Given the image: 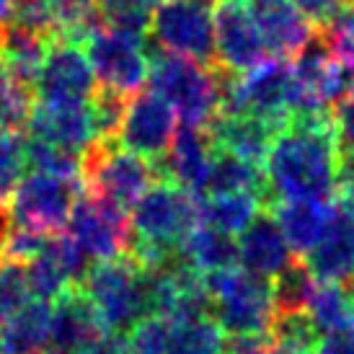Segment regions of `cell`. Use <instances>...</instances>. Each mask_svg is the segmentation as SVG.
Masks as SVG:
<instances>
[{
  "label": "cell",
  "mask_w": 354,
  "mask_h": 354,
  "mask_svg": "<svg viewBox=\"0 0 354 354\" xmlns=\"http://www.w3.org/2000/svg\"><path fill=\"white\" fill-rule=\"evenodd\" d=\"M339 140L331 117H295L279 129L264 160L266 209L277 202H334Z\"/></svg>",
  "instance_id": "6da1fadb"
},
{
  "label": "cell",
  "mask_w": 354,
  "mask_h": 354,
  "mask_svg": "<svg viewBox=\"0 0 354 354\" xmlns=\"http://www.w3.org/2000/svg\"><path fill=\"white\" fill-rule=\"evenodd\" d=\"M202 225V197L176 181H156L129 209V256L140 266L163 264Z\"/></svg>",
  "instance_id": "7a4b0ae2"
},
{
  "label": "cell",
  "mask_w": 354,
  "mask_h": 354,
  "mask_svg": "<svg viewBox=\"0 0 354 354\" xmlns=\"http://www.w3.org/2000/svg\"><path fill=\"white\" fill-rule=\"evenodd\" d=\"M150 91L171 104L181 124L205 129L220 114V75L217 68H205L194 59L150 50Z\"/></svg>",
  "instance_id": "3957f363"
},
{
  "label": "cell",
  "mask_w": 354,
  "mask_h": 354,
  "mask_svg": "<svg viewBox=\"0 0 354 354\" xmlns=\"http://www.w3.org/2000/svg\"><path fill=\"white\" fill-rule=\"evenodd\" d=\"M212 300V321L225 336H266L274 318L272 279L256 277L246 269L205 274Z\"/></svg>",
  "instance_id": "277c9868"
},
{
  "label": "cell",
  "mask_w": 354,
  "mask_h": 354,
  "mask_svg": "<svg viewBox=\"0 0 354 354\" xmlns=\"http://www.w3.org/2000/svg\"><path fill=\"white\" fill-rule=\"evenodd\" d=\"M80 181L86 194L106 199L129 212L132 205L163 178L150 160L124 150L117 140H96L80 156Z\"/></svg>",
  "instance_id": "5b68a950"
},
{
  "label": "cell",
  "mask_w": 354,
  "mask_h": 354,
  "mask_svg": "<svg viewBox=\"0 0 354 354\" xmlns=\"http://www.w3.org/2000/svg\"><path fill=\"white\" fill-rule=\"evenodd\" d=\"M80 290L88 295L106 334H129L132 326L148 318L145 269L132 256L96 261Z\"/></svg>",
  "instance_id": "8992f818"
},
{
  "label": "cell",
  "mask_w": 354,
  "mask_h": 354,
  "mask_svg": "<svg viewBox=\"0 0 354 354\" xmlns=\"http://www.w3.org/2000/svg\"><path fill=\"white\" fill-rule=\"evenodd\" d=\"M83 181L55 174L34 171L13 192L10 199V217L13 225L41 233V236H62L73 207L83 197Z\"/></svg>",
  "instance_id": "52a82bcc"
},
{
  "label": "cell",
  "mask_w": 354,
  "mask_h": 354,
  "mask_svg": "<svg viewBox=\"0 0 354 354\" xmlns=\"http://www.w3.org/2000/svg\"><path fill=\"white\" fill-rule=\"evenodd\" d=\"M150 39L168 55L217 68L215 21L207 6L192 0H163L150 13Z\"/></svg>",
  "instance_id": "ba28073f"
},
{
  "label": "cell",
  "mask_w": 354,
  "mask_h": 354,
  "mask_svg": "<svg viewBox=\"0 0 354 354\" xmlns=\"http://www.w3.org/2000/svg\"><path fill=\"white\" fill-rule=\"evenodd\" d=\"M99 88L91 62L80 44L62 37H55L50 52L41 62L34 91L37 101L44 109L86 106Z\"/></svg>",
  "instance_id": "9c48e42d"
},
{
  "label": "cell",
  "mask_w": 354,
  "mask_h": 354,
  "mask_svg": "<svg viewBox=\"0 0 354 354\" xmlns=\"http://www.w3.org/2000/svg\"><path fill=\"white\" fill-rule=\"evenodd\" d=\"M80 47H86V57L96 80L104 88H111L124 96H135L142 91L150 73V59L145 41L117 34L101 24L83 39Z\"/></svg>",
  "instance_id": "30bf717a"
},
{
  "label": "cell",
  "mask_w": 354,
  "mask_h": 354,
  "mask_svg": "<svg viewBox=\"0 0 354 354\" xmlns=\"http://www.w3.org/2000/svg\"><path fill=\"white\" fill-rule=\"evenodd\" d=\"M65 236L88 256L91 261H111L129 256V215L106 199L91 197L83 192L78 205L73 207Z\"/></svg>",
  "instance_id": "8fae6325"
},
{
  "label": "cell",
  "mask_w": 354,
  "mask_h": 354,
  "mask_svg": "<svg viewBox=\"0 0 354 354\" xmlns=\"http://www.w3.org/2000/svg\"><path fill=\"white\" fill-rule=\"evenodd\" d=\"M176 135V111L156 91H138L129 99L119 129V145L150 163H160Z\"/></svg>",
  "instance_id": "7c38bea8"
},
{
  "label": "cell",
  "mask_w": 354,
  "mask_h": 354,
  "mask_svg": "<svg viewBox=\"0 0 354 354\" xmlns=\"http://www.w3.org/2000/svg\"><path fill=\"white\" fill-rule=\"evenodd\" d=\"M212 21H215V52L220 70L243 75L269 57L243 0H220Z\"/></svg>",
  "instance_id": "4fadbf2b"
},
{
  "label": "cell",
  "mask_w": 354,
  "mask_h": 354,
  "mask_svg": "<svg viewBox=\"0 0 354 354\" xmlns=\"http://www.w3.org/2000/svg\"><path fill=\"white\" fill-rule=\"evenodd\" d=\"M243 6L272 57L292 62L313 41L315 29L290 0H243Z\"/></svg>",
  "instance_id": "5bb4252c"
},
{
  "label": "cell",
  "mask_w": 354,
  "mask_h": 354,
  "mask_svg": "<svg viewBox=\"0 0 354 354\" xmlns=\"http://www.w3.org/2000/svg\"><path fill=\"white\" fill-rule=\"evenodd\" d=\"M104 334H106V328L101 326L96 308H93V303L80 287H73L68 292H62L52 303L50 342H47L50 352L80 354Z\"/></svg>",
  "instance_id": "9a60e30c"
},
{
  "label": "cell",
  "mask_w": 354,
  "mask_h": 354,
  "mask_svg": "<svg viewBox=\"0 0 354 354\" xmlns=\"http://www.w3.org/2000/svg\"><path fill=\"white\" fill-rule=\"evenodd\" d=\"M212 142L202 127L181 124L174 135L171 150L160 163H153L158 168V176L166 181H176L178 187L189 189L192 194L202 197L207 181V171L212 163Z\"/></svg>",
  "instance_id": "2e32d148"
},
{
  "label": "cell",
  "mask_w": 354,
  "mask_h": 354,
  "mask_svg": "<svg viewBox=\"0 0 354 354\" xmlns=\"http://www.w3.org/2000/svg\"><path fill=\"white\" fill-rule=\"evenodd\" d=\"M292 251L277 225L272 209H261L248 223L238 241V264L246 272L264 279H274L287 264H292Z\"/></svg>",
  "instance_id": "e0dca14e"
},
{
  "label": "cell",
  "mask_w": 354,
  "mask_h": 354,
  "mask_svg": "<svg viewBox=\"0 0 354 354\" xmlns=\"http://www.w3.org/2000/svg\"><path fill=\"white\" fill-rule=\"evenodd\" d=\"M279 129L282 127L251 114H217L205 127V132L209 135L215 150H225L256 166H264Z\"/></svg>",
  "instance_id": "ac0fdd59"
},
{
  "label": "cell",
  "mask_w": 354,
  "mask_h": 354,
  "mask_svg": "<svg viewBox=\"0 0 354 354\" xmlns=\"http://www.w3.org/2000/svg\"><path fill=\"white\" fill-rule=\"evenodd\" d=\"M269 209H272L277 225L282 230L295 259H305L321 243V238L326 236L336 212V207H331V202H310V199L277 202Z\"/></svg>",
  "instance_id": "d6986e66"
},
{
  "label": "cell",
  "mask_w": 354,
  "mask_h": 354,
  "mask_svg": "<svg viewBox=\"0 0 354 354\" xmlns=\"http://www.w3.org/2000/svg\"><path fill=\"white\" fill-rule=\"evenodd\" d=\"M305 266L315 282L346 285L354 279V217L334 212L321 243L305 256Z\"/></svg>",
  "instance_id": "ffe728a7"
},
{
  "label": "cell",
  "mask_w": 354,
  "mask_h": 354,
  "mask_svg": "<svg viewBox=\"0 0 354 354\" xmlns=\"http://www.w3.org/2000/svg\"><path fill=\"white\" fill-rule=\"evenodd\" d=\"M26 132H29V138L57 145V148L73 150V153H83L91 142H96V135H93V127H91L88 104L70 109L37 106Z\"/></svg>",
  "instance_id": "44dd1931"
},
{
  "label": "cell",
  "mask_w": 354,
  "mask_h": 354,
  "mask_svg": "<svg viewBox=\"0 0 354 354\" xmlns=\"http://www.w3.org/2000/svg\"><path fill=\"white\" fill-rule=\"evenodd\" d=\"M220 194H256L266 207L264 166H256L225 150H215L202 197H220Z\"/></svg>",
  "instance_id": "7402d4cb"
},
{
  "label": "cell",
  "mask_w": 354,
  "mask_h": 354,
  "mask_svg": "<svg viewBox=\"0 0 354 354\" xmlns=\"http://www.w3.org/2000/svg\"><path fill=\"white\" fill-rule=\"evenodd\" d=\"M50 315L52 303L34 300L10 315L0 326V354H34L47 349L50 342Z\"/></svg>",
  "instance_id": "603a6c76"
},
{
  "label": "cell",
  "mask_w": 354,
  "mask_h": 354,
  "mask_svg": "<svg viewBox=\"0 0 354 354\" xmlns=\"http://www.w3.org/2000/svg\"><path fill=\"white\" fill-rule=\"evenodd\" d=\"M50 44L52 37L24 29L19 24H8L0 34V59L6 62L10 78L34 86L41 70V62L50 52Z\"/></svg>",
  "instance_id": "cb8c5ba5"
},
{
  "label": "cell",
  "mask_w": 354,
  "mask_h": 354,
  "mask_svg": "<svg viewBox=\"0 0 354 354\" xmlns=\"http://www.w3.org/2000/svg\"><path fill=\"white\" fill-rule=\"evenodd\" d=\"M181 259L199 274H215L238 269V243L233 236H225L215 227L199 225L181 243Z\"/></svg>",
  "instance_id": "d4e9b609"
},
{
  "label": "cell",
  "mask_w": 354,
  "mask_h": 354,
  "mask_svg": "<svg viewBox=\"0 0 354 354\" xmlns=\"http://www.w3.org/2000/svg\"><path fill=\"white\" fill-rule=\"evenodd\" d=\"M305 313L310 315L321 336L346 331L354 326V303L349 297V290L346 285H336V282H315L305 305Z\"/></svg>",
  "instance_id": "484cf974"
},
{
  "label": "cell",
  "mask_w": 354,
  "mask_h": 354,
  "mask_svg": "<svg viewBox=\"0 0 354 354\" xmlns=\"http://www.w3.org/2000/svg\"><path fill=\"white\" fill-rule=\"evenodd\" d=\"M321 339L324 336L305 310L274 313L272 326L266 331V342H269L272 354H318Z\"/></svg>",
  "instance_id": "4316f807"
},
{
  "label": "cell",
  "mask_w": 354,
  "mask_h": 354,
  "mask_svg": "<svg viewBox=\"0 0 354 354\" xmlns=\"http://www.w3.org/2000/svg\"><path fill=\"white\" fill-rule=\"evenodd\" d=\"M261 209L264 205L256 194L202 197V225L215 227L225 236H241Z\"/></svg>",
  "instance_id": "83f0119b"
},
{
  "label": "cell",
  "mask_w": 354,
  "mask_h": 354,
  "mask_svg": "<svg viewBox=\"0 0 354 354\" xmlns=\"http://www.w3.org/2000/svg\"><path fill=\"white\" fill-rule=\"evenodd\" d=\"M44 6L55 21L57 37L75 44H83L91 31L104 24L99 0H44Z\"/></svg>",
  "instance_id": "f1b7e54d"
},
{
  "label": "cell",
  "mask_w": 354,
  "mask_h": 354,
  "mask_svg": "<svg viewBox=\"0 0 354 354\" xmlns=\"http://www.w3.org/2000/svg\"><path fill=\"white\" fill-rule=\"evenodd\" d=\"M34 109H37L34 86L10 75L0 83V132H8V135L26 132Z\"/></svg>",
  "instance_id": "f546056e"
},
{
  "label": "cell",
  "mask_w": 354,
  "mask_h": 354,
  "mask_svg": "<svg viewBox=\"0 0 354 354\" xmlns=\"http://www.w3.org/2000/svg\"><path fill=\"white\" fill-rule=\"evenodd\" d=\"M26 266V279H29V290L34 300H44V303H55L62 292L73 290L68 272L62 269L59 259L52 251L50 241L39 256H34Z\"/></svg>",
  "instance_id": "4dcf8cb0"
},
{
  "label": "cell",
  "mask_w": 354,
  "mask_h": 354,
  "mask_svg": "<svg viewBox=\"0 0 354 354\" xmlns=\"http://www.w3.org/2000/svg\"><path fill=\"white\" fill-rule=\"evenodd\" d=\"M315 279L308 272L303 259H292V264H287L279 274L272 279V295H274L277 313L287 310H305L308 297L313 292Z\"/></svg>",
  "instance_id": "1f68e13d"
},
{
  "label": "cell",
  "mask_w": 354,
  "mask_h": 354,
  "mask_svg": "<svg viewBox=\"0 0 354 354\" xmlns=\"http://www.w3.org/2000/svg\"><path fill=\"white\" fill-rule=\"evenodd\" d=\"M129 99L124 93H117L111 88H96L93 99L88 101V114H91V127L96 140H117L124 114H127Z\"/></svg>",
  "instance_id": "d6a6232c"
},
{
  "label": "cell",
  "mask_w": 354,
  "mask_h": 354,
  "mask_svg": "<svg viewBox=\"0 0 354 354\" xmlns=\"http://www.w3.org/2000/svg\"><path fill=\"white\" fill-rule=\"evenodd\" d=\"M315 34L328 47V52L346 70L354 73V0L342 3L339 10L334 13V19L328 21L321 31H315Z\"/></svg>",
  "instance_id": "836d02e7"
},
{
  "label": "cell",
  "mask_w": 354,
  "mask_h": 354,
  "mask_svg": "<svg viewBox=\"0 0 354 354\" xmlns=\"http://www.w3.org/2000/svg\"><path fill=\"white\" fill-rule=\"evenodd\" d=\"M80 156L83 153H73L41 140L26 138V168H34L39 174L80 178Z\"/></svg>",
  "instance_id": "e575fe53"
},
{
  "label": "cell",
  "mask_w": 354,
  "mask_h": 354,
  "mask_svg": "<svg viewBox=\"0 0 354 354\" xmlns=\"http://www.w3.org/2000/svg\"><path fill=\"white\" fill-rule=\"evenodd\" d=\"M26 171V138L0 132V207H8Z\"/></svg>",
  "instance_id": "d590c367"
},
{
  "label": "cell",
  "mask_w": 354,
  "mask_h": 354,
  "mask_svg": "<svg viewBox=\"0 0 354 354\" xmlns=\"http://www.w3.org/2000/svg\"><path fill=\"white\" fill-rule=\"evenodd\" d=\"M31 300L29 279H26V266L19 261H0V326L16 315L24 305Z\"/></svg>",
  "instance_id": "8d00e7d4"
},
{
  "label": "cell",
  "mask_w": 354,
  "mask_h": 354,
  "mask_svg": "<svg viewBox=\"0 0 354 354\" xmlns=\"http://www.w3.org/2000/svg\"><path fill=\"white\" fill-rule=\"evenodd\" d=\"M174 324L163 315H148L132 326L127 342L132 354H168Z\"/></svg>",
  "instance_id": "74e56055"
},
{
  "label": "cell",
  "mask_w": 354,
  "mask_h": 354,
  "mask_svg": "<svg viewBox=\"0 0 354 354\" xmlns=\"http://www.w3.org/2000/svg\"><path fill=\"white\" fill-rule=\"evenodd\" d=\"M50 236H41V233H34V230H26V227L13 225L8 241L3 246V259L8 261H19V264H29L34 256H39L47 246Z\"/></svg>",
  "instance_id": "f35d334b"
},
{
  "label": "cell",
  "mask_w": 354,
  "mask_h": 354,
  "mask_svg": "<svg viewBox=\"0 0 354 354\" xmlns=\"http://www.w3.org/2000/svg\"><path fill=\"white\" fill-rule=\"evenodd\" d=\"M328 117L336 129L339 150H354V83L352 88L328 109Z\"/></svg>",
  "instance_id": "ab89813d"
},
{
  "label": "cell",
  "mask_w": 354,
  "mask_h": 354,
  "mask_svg": "<svg viewBox=\"0 0 354 354\" xmlns=\"http://www.w3.org/2000/svg\"><path fill=\"white\" fill-rule=\"evenodd\" d=\"M290 3L303 13V19L308 21L315 31H321L328 21L334 19V13L339 10V6H342L344 0H290Z\"/></svg>",
  "instance_id": "60d3db41"
},
{
  "label": "cell",
  "mask_w": 354,
  "mask_h": 354,
  "mask_svg": "<svg viewBox=\"0 0 354 354\" xmlns=\"http://www.w3.org/2000/svg\"><path fill=\"white\" fill-rule=\"evenodd\" d=\"M160 0H99L101 16H117V13H153Z\"/></svg>",
  "instance_id": "b9f144b4"
},
{
  "label": "cell",
  "mask_w": 354,
  "mask_h": 354,
  "mask_svg": "<svg viewBox=\"0 0 354 354\" xmlns=\"http://www.w3.org/2000/svg\"><path fill=\"white\" fill-rule=\"evenodd\" d=\"M225 354H272L266 336H225Z\"/></svg>",
  "instance_id": "7bdbcfd3"
},
{
  "label": "cell",
  "mask_w": 354,
  "mask_h": 354,
  "mask_svg": "<svg viewBox=\"0 0 354 354\" xmlns=\"http://www.w3.org/2000/svg\"><path fill=\"white\" fill-rule=\"evenodd\" d=\"M318 354H354V326L346 331H336V334H326L321 339Z\"/></svg>",
  "instance_id": "ee69618b"
},
{
  "label": "cell",
  "mask_w": 354,
  "mask_h": 354,
  "mask_svg": "<svg viewBox=\"0 0 354 354\" xmlns=\"http://www.w3.org/2000/svg\"><path fill=\"white\" fill-rule=\"evenodd\" d=\"M80 354H132L129 352L127 334H104Z\"/></svg>",
  "instance_id": "f6af8a7d"
},
{
  "label": "cell",
  "mask_w": 354,
  "mask_h": 354,
  "mask_svg": "<svg viewBox=\"0 0 354 354\" xmlns=\"http://www.w3.org/2000/svg\"><path fill=\"white\" fill-rule=\"evenodd\" d=\"M13 10H16V0H0V29H6L13 21Z\"/></svg>",
  "instance_id": "bcb514c9"
},
{
  "label": "cell",
  "mask_w": 354,
  "mask_h": 354,
  "mask_svg": "<svg viewBox=\"0 0 354 354\" xmlns=\"http://www.w3.org/2000/svg\"><path fill=\"white\" fill-rule=\"evenodd\" d=\"M10 73H8V68H6V62H3V59H0V83H3V80L8 78Z\"/></svg>",
  "instance_id": "7dc6e473"
},
{
  "label": "cell",
  "mask_w": 354,
  "mask_h": 354,
  "mask_svg": "<svg viewBox=\"0 0 354 354\" xmlns=\"http://www.w3.org/2000/svg\"><path fill=\"white\" fill-rule=\"evenodd\" d=\"M192 3H199V6H207V8H209V6H217L220 0H192Z\"/></svg>",
  "instance_id": "c3c4849f"
},
{
  "label": "cell",
  "mask_w": 354,
  "mask_h": 354,
  "mask_svg": "<svg viewBox=\"0 0 354 354\" xmlns=\"http://www.w3.org/2000/svg\"><path fill=\"white\" fill-rule=\"evenodd\" d=\"M346 290H349V297H352V303H354V279L352 282H346Z\"/></svg>",
  "instance_id": "681fc988"
},
{
  "label": "cell",
  "mask_w": 354,
  "mask_h": 354,
  "mask_svg": "<svg viewBox=\"0 0 354 354\" xmlns=\"http://www.w3.org/2000/svg\"><path fill=\"white\" fill-rule=\"evenodd\" d=\"M34 354H55V352H50V349H41V352H34Z\"/></svg>",
  "instance_id": "f907efd6"
},
{
  "label": "cell",
  "mask_w": 354,
  "mask_h": 354,
  "mask_svg": "<svg viewBox=\"0 0 354 354\" xmlns=\"http://www.w3.org/2000/svg\"><path fill=\"white\" fill-rule=\"evenodd\" d=\"M0 261H3V256H0Z\"/></svg>",
  "instance_id": "816d5d0a"
},
{
  "label": "cell",
  "mask_w": 354,
  "mask_h": 354,
  "mask_svg": "<svg viewBox=\"0 0 354 354\" xmlns=\"http://www.w3.org/2000/svg\"><path fill=\"white\" fill-rule=\"evenodd\" d=\"M0 34H3V29H0Z\"/></svg>",
  "instance_id": "f5cc1de1"
},
{
  "label": "cell",
  "mask_w": 354,
  "mask_h": 354,
  "mask_svg": "<svg viewBox=\"0 0 354 354\" xmlns=\"http://www.w3.org/2000/svg\"><path fill=\"white\" fill-rule=\"evenodd\" d=\"M344 3H346V0H344Z\"/></svg>",
  "instance_id": "db71d44e"
}]
</instances>
